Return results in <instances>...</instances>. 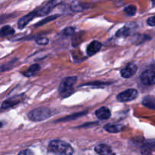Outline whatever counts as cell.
<instances>
[{
	"label": "cell",
	"instance_id": "6da1fadb",
	"mask_svg": "<svg viewBox=\"0 0 155 155\" xmlns=\"http://www.w3.org/2000/svg\"><path fill=\"white\" fill-rule=\"evenodd\" d=\"M48 151L51 153L57 154H65L69 155L74 154V148L71 147V145L64 142L62 140H52L48 144Z\"/></svg>",
	"mask_w": 155,
	"mask_h": 155
},
{
	"label": "cell",
	"instance_id": "7a4b0ae2",
	"mask_svg": "<svg viewBox=\"0 0 155 155\" xmlns=\"http://www.w3.org/2000/svg\"><path fill=\"white\" fill-rule=\"evenodd\" d=\"M27 116L30 120L34 122H40L49 118L51 116V112L48 107H39L29 112Z\"/></svg>",
	"mask_w": 155,
	"mask_h": 155
},
{
	"label": "cell",
	"instance_id": "3957f363",
	"mask_svg": "<svg viewBox=\"0 0 155 155\" xmlns=\"http://www.w3.org/2000/svg\"><path fill=\"white\" fill-rule=\"evenodd\" d=\"M77 81V77H68L64 79L58 88V92L61 96L63 98L69 96L74 91V86Z\"/></svg>",
	"mask_w": 155,
	"mask_h": 155
},
{
	"label": "cell",
	"instance_id": "277c9868",
	"mask_svg": "<svg viewBox=\"0 0 155 155\" xmlns=\"http://www.w3.org/2000/svg\"><path fill=\"white\" fill-rule=\"evenodd\" d=\"M138 91L135 89H129L127 90L120 92L117 96V99L121 102L131 101L138 97Z\"/></svg>",
	"mask_w": 155,
	"mask_h": 155
},
{
	"label": "cell",
	"instance_id": "5b68a950",
	"mask_svg": "<svg viewBox=\"0 0 155 155\" xmlns=\"http://www.w3.org/2000/svg\"><path fill=\"white\" fill-rule=\"evenodd\" d=\"M137 24L135 23H130V24H127L122 28L120 29L116 33V36L117 37H127V36H131L132 34L135 33L137 30Z\"/></svg>",
	"mask_w": 155,
	"mask_h": 155
},
{
	"label": "cell",
	"instance_id": "8992f818",
	"mask_svg": "<svg viewBox=\"0 0 155 155\" xmlns=\"http://www.w3.org/2000/svg\"><path fill=\"white\" fill-rule=\"evenodd\" d=\"M61 0H51L49 2L47 3L46 5H45L44 6H42V8H40L38 10H36V16L40 17V16H45V15H48V13L51 12L53 8L55 7L57 5H58V3H60Z\"/></svg>",
	"mask_w": 155,
	"mask_h": 155
},
{
	"label": "cell",
	"instance_id": "52a82bcc",
	"mask_svg": "<svg viewBox=\"0 0 155 155\" xmlns=\"http://www.w3.org/2000/svg\"><path fill=\"white\" fill-rule=\"evenodd\" d=\"M140 80L143 84L147 86H152L155 84V71H145L141 74Z\"/></svg>",
	"mask_w": 155,
	"mask_h": 155
},
{
	"label": "cell",
	"instance_id": "ba28073f",
	"mask_svg": "<svg viewBox=\"0 0 155 155\" xmlns=\"http://www.w3.org/2000/svg\"><path fill=\"white\" fill-rule=\"evenodd\" d=\"M137 65L133 63H130L120 71V75L124 78H130L137 72Z\"/></svg>",
	"mask_w": 155,
	"mask_h": 155
},
{
	"label": "cell",
	"instance_id": "9c48e42d",
	"mask_svg": "<svg viewBox=\"0 0 155 155\" xmlns=\"http://www.w3.org/2000/svg\"><path fill=\"white\" fill-rule=\"evenodd\" d=\"M23 99V95H17V96H14L12 98H8V99L5 100L4 102L2 104L1 107L2 109H8L9 107H14V106L17 105L19 104Z\"/></svg>",
	"mask_w": 155,
	"mask_h": 155
},
{
	"label": "cell",
	"instance_id": "30bf717a",
	"mask_svg": "<svg viewBox=\"0 0 155 155\" xmlns=\"http://www.w3.org/2000/svg\"><path fill=\"white\" fill-rule=\"evenodd\" d=\"M101 47H102V45L101 42L97 40H94L88 45L86 48V53L89 56H92L101 50Z\"/></svg>",
	"mask_w": 155,
	"mask_h": 155
},
{
	"label": "cell",
	"instance_id": "8fae6325",
	"mask_svg": "<svg viewBox=\"0 0 155 155\" xmlns=\"http://www.w3.org/2000/svg\"><path fill=\"white\" fill-rule=\"evenodd\" d=\"M36 16V11L33 12H30L28 15H25L23 18H21L19 21H18V27L19 29H23L29 24V22L32 21L33 19H34Z\"/></svg>",
	"mask_w": 155,
	"mask_h": 155
},
{
	"label": "cell",
	"instance_id": "7c38bea8",
	"mask_svg": "<svg viewBox=\"0 0 155 155\" xmlns=\"http://www.w3.org/2000/svg\"><path fill=\"white\" fill-rule=\"evenodd\" d=\"M95 151L97 154L101 155H110L114 153L112 151L111 148L105 144H98L95 147Z\"/></svg>",
	"mask_w": 155,
	"mask_h": 155
},
{
	"label": "cell",
	"instance_id": "4fadbf2b",
	"mask_svg": "<svg viewBox=\"0 0 155 155\" xmlns=\"http://www.w3.org/2000/svg\"><path fill=\"white\" fill-rule=\"evenodd\" d=\"M95 115L98 119L106 120L110 117L111 114H110V110L107 107H101L98 110H96Z\"/></svg>",
	"mask_w": 155,
	"mask_h": 155
},
{
	"label": "cell",
	"instance_id": "5bb4252c",
	"mask_svg": "<svg viewBox=\"0 0 155 155\" xmlns=\"http://www.w3.org/2000/svg\"><path fill=\"white\" fill-rule=\"evenodd\" d=\"M104 129L108 133H117L122 131L124 129V127L120 124H107L104 126Z\"/></svg>",
	"mask_w": 155,
	"mask_h": 155
},
{
	"label": "cell",
	"instance_id": "9a60e30c",
	"mask_svg": "<svg viewBox=\"0 0 155 155\" xmlns=\"http://www.w3.org/2000/svg\"><path fill=\"white\" fill-rule=\"evenodd\" d=\"M41 67L39 66L37 64H32L28 69L27 70L25 73L24 74V76L26 77H32V76L35 75L37 72H39V70H40Z\"/></svg>",
	"mask_w": 155,
	"mask_h": 155
},
{
	"label": "cell",
	"instance_id": "2e32d148",
	"mask_svg": "<svg viewBox=\"0 0 155 155\" xmlns=\"http://www.w3.org/2000/svg\"><path fill=\"white\" fill-rule=\"evenodd\" d=\"M15 33V31L13 27H12L9 25H6L2 27L1 29V31H0L2 37H4V36H11V35H13Z\"/></svg>",
	"mask_w": 155,
	"mask_h": 155
},
{
	"label": "cell",
	"instance_id": "e0dca14e",
	"mask_svg": "<svg viewBox=\"0 0 155 155\" xmlns=\"http://www.w3.org/2000/svg\"><path fill=\"white\" fill-rule=\"evenodd\" d=\"M124 11L128 16H134V15H136L137 8H136V7L135 5H130L127 6V7L124 8Z\"/></svg>",
	"mask_w": 155,
	"mask_h": 155
},
{
	"label": "cell",
	"instance_id": "ac0fdd59",
	"mask_svg": "<svg viewBox=\"0 0 155 155\" xmlns=\"http://www.w3.org/2000/svg\"><path fill=\"white\" fill-rule=\"evenodd\" d=\"M143 104L146 107H150V108H155V104H154V101H153L152 98L151 96H147L145 97L143 99L142 101Z\"/></svg>",
	"mask_w": 155,
	"mask_h": 155
},
{
	"label": "cell",
	"instance_id": "d6986e66",
	"mask_svg": "<svg viewBox=\"0 0 155 155\" xmlns=\"http://www.w3.org/2000/svg\"><path fill=\"white\" fill-rule=\"evenodd\" d=\"M58 17V15H51V16L47 17V18H45V19L42 20V21H41L39 23H38L37 24H36V25H35V27H39V26L43 25V24H47V23L49 22V21H53V20L56 19V18H57Z\"/></svg>",
	"mask_w": 155,
	"mask_h": 155
},
{
	"label": "cell",
	"instance_id": "ffe728a7",
	"mask_svg": "<svg viewBox=\"0 0 155 155\" xmlns=\"http://www.w3.org/2000/svg\"><path fill=\"white\" fill-rule=\"evenodd\" d=\"M49 40L48 39H47L46 37H40L38 38L36 40V42L38 44V45H45L48 43Z\"/></svg>",
	"mask_w": 155,
	"mask_h": 155
},
{
	"label": "cell",
	"instance_id": "44dd1931",
	"mask_svg": "<svg viewBox=\"0 0 155 155\" xmlns=\"http://www.w3.org/2000/svg\"><path fill=\"white\" fill-rule=\"evenodd\" d=\"M74 31H75V30H74V27H68V28L64 30L63 33L65 36H71V35L74 34Z\"/></svg>",
	"mask_w": 155,
	"mask_h": 155
},
{
	"label": "cell",
	"instance_id": "7402d4cb",
	"mask_svg": "<svg viewBox=\"0 0 155 155\" xmlns=\"http://www.w3.org/2000/svg\"><path fill=\"white\" fill-rule=\"evenodd\" d=\"M147 24H148V25L151 26V27L155 26V15L148 18V20H147Z\"/></svg>",
	"mask_w": 155,
	"mask_h": 155
},
{
	"label": "cell",
	"instance_id": "603a6c76",
	"mask_svg": "<svg viewBox=\"0 0 155 155\" xmlns=\"http://www.w3.org/2000/svg\"><path fill=\"white\" fill-rule=\"evenodd\" d=\"M86 114V112H82V113L77 114L71 115V116L68 117L64 118V119H62L61 121H63V120H71V118H74V117H76V116H80V117H81V116H83V114Z\"/></svg>",
	"mask_w": 155,
	"mask_h": 155
},
{
	"label": "cell",
	"instance_id": "cb8c5ba5",
	"mask_svg": "<svg viewBox=\"0 0 155 155\" xmlns=\"http://www.w3.org/2000/svg\"><path fill=\"white\" fill-rule=\"evenodd\" d=\"M146 145L148 148H155V140H148L147 141Z\"/></svg>",
	"mask_w": 155,
	"mask_h": 155
},
{
	"label": "cell",
	"instance_id": "d4e9b609",
	"mask_svg": "<svg viewBox=\"0 0 155 155\" xmlns=\"http://www.w3.org/2000/svg\"><path fill=\"white\" fill-rule=\"evenodd\" d=\"M19 154H24V155H30V154H33V153L29 149H26L25 151H22L21 152H19Z\"/></svg>",
	"mask_w": 155,
	"mask_h": 155
}]
</instances>
